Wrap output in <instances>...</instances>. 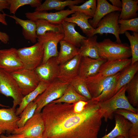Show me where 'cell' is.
<instances>
[{
    "label": "cell",
    "mask_w": 138,
    "mask_h": 138,
    "mask_svg": "<svg viewBox=\"0 0 138 138\" xmlns=\"http://www.w3.org/2000/svg\"><path fill=\"white\" fill-rule=\"evenodd\" d=\"M43 138H98L102 114L92 98L74 103L51 102L41 112Z\"/></svg>",
    "instance_id": "obj_1"
},
{
    "label": "cell",
    "mask_w": 138,
    "mask_h": 138,
    "mask_svg": "<svg viewBox=\"0 0 138 138\" xmlns=\"http://www.w3.org/2000/svg\"><path fill=\"white\" fill-rule=\"evenodd\" d=\"M126 86L122 87L108 100L99 102L102 118L105 122H107L109 119H112L114 112L118 109H123L135 113L138 112L137 109L131 105L126 96Z\"/></svg>",
    "instance_id": "obj_2"
},
{
    "label": "cell",
    "mask_w": 138,
    "mask_h": 138,
    "mask_svg": "<svg viewBox=\"0 0 138 138\" xmlns=\"http://www.w3.org/2000/svg\"><path fill=\"white\" fill-rule=\"evenodd\" d=\"M97 47L100 57L107 61L129 58L131 56L130 47L127 44L119 43L109 39L98 42Z\"/></svg>",
    "instance_id": "obj_3"
},
{
    "label": "cell",
    "mask_w": 138,
    "mask_h": 138,
    "mask_svg": "<svg viewBox=\"0 0 138 138\" xmlns=\"http://www.w3.org/2000/svg\"><path fill=\"white\" fill-rule=\"evenodd\" d=\"M69 84L58 79L50 83L44 91L33 101L37 105L35 113L41 112L45 106L60 98Z\"/></svg>",
    "instance_id": "obj_4"
},
{
    "label": "cell",
    "mask_w": 138,
    "mask_h": 138,
    "mask_svg": "<svg viewBox=\"0 0 138 138\" xmlns=\"http://www.w3.org/2000/svg\"><path fill=\"white\" fill-rule=\"evenodd\" d=\"M17 51L24 68L34 70L42 62L44 51L42 44L39 42L30 47L19 48Z\"/></svg>",
    "instance_id": "obj_5"
},
{
    "label": "cell",
    "mask_w": 138,
    "mask_h": 138,
    "mask_svg": "<svg viewBox=\"0 0 138 138\" xmlns=\"http://www.w3.org/2000/svg\"><path fill=\"white\" fill-rule=\"evenodd\" d=\"M0 92L13 99V108L16 109L24 96L16 81L10 73L0 68Z\"/></svg>",
    "instance_id": "obj_6"
},
{
    "label": "cell",
    "mask_w": 138,
    "mask_h": 138,
    "mask_svg": "<svg viewBox=\"0 0 138 138\" xmlns=\"http://www.w3.org/2000/svg\"><path fill=\"white\" fill-rule=\"evenodd\" d=\"M10 74L24 96L34 90L40 82L34 70L23 68Z\"/></svg>",
    "instance_id": "obj_7"
},
{
    "label": "cell",
    "mask_w": 138,
    "mask_h": 138,
    "mask_svg": "<svg viewBox=\"0 0 138 138\" xmlns=\"http://www.w3.org/2000/svg\"><path fill=\"white\" fill-rule=\"evenodd\" d=\"M44 129L41 112L36 113L23 126L15 129L12 134L21 135L28 138H43Z\"/></svg>",
    "instance_id": "obj_8"
},
{
    "label": "cell",
    "mask_w": 138,
    "mask_h": 138,
    "mask_svg": "<svg viewBox=\"0 0 138 138\" xmlns=\"http://www.w3.org/2000/svg\"><path fill=\"white\" fill-rule=\"evenodd\" d=\"M63 33L48 31L43 35L37 36V41L42 44L44 49V55L41 63L46 62L49 59L56 57L58 51L57 45L63 39Z\"/></svg>",
    "instance_id": "obj_9"
},
{
    "label": "cell",
    "mask_w": 138,
    "mask_h": 138,
    "mask_svg": "<svg viewBox=\"0 0 138 138\" xmlns=\"http://www.w3.org/2000/svg\"><path fill=\"white\" fill-rule=\"evenodd\" d=\"M120 12H114L110 13L103 17L98 22L96 28L94 29L92 36L97 34L110 33L113 34L116 41L121 43L119 37V26L118 23Z\"/></svg>",
    "instance_id": "obj_10"
},
{
    "label": "cell",
    "mask_w": 138,
    "mask_h": 138,
    "mask_svg": "<svg viewBox=\"0 0 138 138\" xmlns=\"http://www.w3.org/2000/svg\"><path fill=\"white\" fill-rule=\"evenodd\" d=\"M15 48L0 49V68L10 73L24 68Z\"/></svg>",
    "instance_id": "obj_11"
},
{
    "label": "cell",
    "mask_w": 138,
    "mask_h": 138,
    "mask_svg": "<svg viewBox=\"0 0 138 138\" xmlns=\"http://www.w3.org/2000/svg\"><path fill=\"white\" fill-rule=\"evenodd\" d=\"M59 67L56 57H53L41 63L34 70L40 81L49 84L57 79Z\"/></svg>",
    "instance_id": "obj_12"
},
{
    "label": "cell",
    "mask_w": 138,
    "mask_h": 138,
    "mask_svg": "<svg viewBox=\"0 0 138 138\" xmlns=\"http://www.w3.org/2000/svg\"><path fill=\"white\" fill-rule=\"evenodd\" d=\"M81 57L78 54L71 60L59 65L57 79L63 82L70 84L77 77Z\"/></svg>",
    "instance_id": "obj_13"
},
{
    "label": "cell",
    "mask_w": 138,
    "mask_h": 138,
    "mask_svg": "<svg viewBox=\"0 0 138 138\" xmlns=\"http://www.w3.org/2000/svg\"><path fill=\"white\" fill-rule=\"evenodd\" d=\"M75 12L67 9L55 13H48L46 11H35L26 13L25 15L28 19L34 21L44 19L54 24H61L68 16Z\"/></svg>",
    "instance_id": "obj_14"
},
{
    "label": "cell",
    "mask_w": 138,
    "mask_h": 138,
    "mask_svg": "<svg viewBox=\"0 0 138 138\" xmlns=\"http://www.w3.org/2000/svg\"><path fill=\"white\" fill-rule=\"evenodd\" d=\"M16 109L12 107L0 109V130L3 133L12 134L18 128V122L20 117L16 114Z\"/></svg>",
    "instance_id": "obj_15"
},
{
    "label": "cell",
    "mask_w": 138,
    "mask_h": 138,
    "mask_svg": "<svg viewBox=\"0 0 138 138\" xmlns=\"http://www.w3.org/2000/svg\"><path fill=\"white\" fill-rule=\"evenodd\" d=\"M117 74L113 76H107L98 73L85 79L92 98H96L99 95L103 89L114 79Z\"/></svg>",
    "instance_id": "obj_16"
},
{
    "label": "cell",
    "mask_w": 138,
    "mask_h": 138,
    "mask_svg": "<svg viewBox=\"0 0 138 138\" xmlns=\"http://www.w3.org/2000/svg\"><path fill=\"white\" fill-rule=\"evenodd\" d=\"M107 60L102 57L94 59L87 57H81L78 76L85 79L97 74L102 65Z\"/></svg>",
    "instance_id": "obj_17"
},
{
    "label": "cell",
    "mask_w": 138,
    "mask_h": 138,
    "mask_svg": "<svg viewBox=\"0 0 138 138\" xmlns=\"http://www.w3.org/2000/svg\"><path fill=\"white\" fill-rule=\"evenodd\" d=\"M131 59L107 61L100 67L98 73L104 76L114 75L131 64Z\"/></svg>",
    "instance_id": "obj_18"
},
{
    "label": "cell",
    "mask_w": 138,
    "mask_h": 138,
    "mask_svg": "<svg viewBox=\"0 0 138 138\" xmlns=\"http://www.w3.org/2000/svg\"><path fill=\"white\" fill-rule=\"evenodd\" d=\"M114 114L115 127L110 132L101 138H115L120 136L129 138L128 132L132 126L131 123L122 116Z\"/></svg>",
    "instance_id": "obj_19"
},
{
    "label": "cell",
    "mask_w": 138,
    "mask_h": 138,
    "mask_svg": "<svg viewBox=\"0 0 138 138\" xmlns=\"http://www.w3.org/2000/svg\"><path fill=\"white\" fill-rule=\"evenodd\" d=\"M96 11L92 19L89 20L91 25L96 28L99 22L108 14L114 12H121V8L116 7L106 0H97Z\"/></svg>",
    "instance_id": "obj_20"
},
{
    "label": "cell",
    "mask_w": 138,
    "mask_h": 138,
    "mask_svg": "<svg viewBox=\"0 0 138 138\" xmlns=\"http://www.w3.org/2000/svg\"><path fill=\"white\" fill-rule=\"evenodd\" d=\"M7 16L13 18L16 24L22 27V34L26 39L33 43L37 42V35L36 33V25L34 21L29 19L23 20L15 15H7Z\"/></svg>",
    "instance_id": "obj_21"
},
{
    "label": "cell",
    "mask_w": 138,
    "mask_h": 138,
    "mask_svg": "<svg viewBox=\"0 0 138 138\" xmlns=\"http://www.w3.org/2000/svg\"><path fill=\"white\" fill-rule=\"evenodd\" d=\"M64 37L63 40L79 48L82 40L86 38L80 34L75 29V24L64 21L62 24Z\"/></svg>",
    "instance_id": "obj_22"
},
{
    "label": "cell",
    "mask_w": 138,
    "mask_h": 138,
    "mask_svg": "<svg viewBox=\"0 0 138 138\" xmlns=\"http://www.w3.org/2000/svg\"><path fill=\"white\" fill-rule=\"evenodd\" d=\"M97 36L96 35L84 39L79 49L78 54L82 57L94 59L100 57L97 47Z\"/></svg>",
    "instance_id": "obj_23"
},
{
    "label": "cell",
    "mask_w": 138,
    "mask_h": 138,
    "mask_svg": "<svg viewBox=\"0 0 138 138\" xmlns=\"http://www.w3.org/2000/svg\"><path fill=\"white\" fill-rule=\"evenodd\" d=\"M92 17L82 13L75 12L71 17H66L65 21L74 23L78 26L88 37L92 36L94 28L90 24L89 19Z\"/></svg>",
    "instance_id": "obj_24"
},
{
    "label": "cell",
    "mask_w": 138,
    "mask_h": 138,
    "mask_svg": "<svg viewBox=\"0 0 138 138\" xmlns=\"http://www.w3.org/2000/svg\"><path fill=\"white\" fill-rule=\"evenodd\" d=\"M84 2V0H46L36 8L35 11H46L53 9L60 11L64 10L66 6L77 5Z\"/></svg>",
    "instance_id": "obj_25"
},
{
    "label": "cell",
    "mask_w": 138,
    "mask_h": 138,
    "mask_svg": "<svg viewBox=\"0 0 138 138\" xmlns=\"http://www.w3.org/2000/svg\"><path fill=\"white\" fill-rule=\"evenodd\" d=\"M60 49L56 57L59 65L64 63L78 54L79 48L62 40L59 42Z\"/></svg>",
    "instance_id": "obj_26"
},
{
    "label": "cell",
    "mask_w": 138,
    "mask_h": 138,
    "mask_svg": "<svg viewBox=\"0 0 138 138\" xmlns=\"http://www.w3.org/2000/svg\"><path fill=\"white\" fill-rule=\"evenodd\" d=\"M138 71V61L130 64L120 72L114 91L115 94L123 86L128 84L133 78Z\"/></svg>",
    "instance_id": "obj_27"
},
{
    "label": "cell",
    "mask_w": 138,
    "mask_h": 138,
    "mask_svg": "<svg viewBox=\"0 0 138 138\" xmlns=\"http://www.w3.org/2000/svg\"><path fill=\"white\" fill-rule=\"evenodd\" d=\"M49 84L40 81L38 86L34 90L24 96L19 105V107L16 109V115H19L25 107L30 102L33 101L39 95L41 94Z\"/></svg>",
    "instance_id": "obj_28"
},
{
    "label": "cell",
    "mask_w": 138,
    "mask_h": 138,
    "mask_svg": "<svg viewBox=\"0 0 138 138\" xmlns=\"http://www.w3.org/2000/svg\"><path fill=\"white\" fill-rule=\"evenodd\" d=\"M122 5L119 19L128 20L137 17L138 0H122Z\"/></svg>",
    "instance_id": "obj_29"
},
{
    "label": "cell",
    "mask_w": 138,
    "mask_h": 138,
    "mask_svg": "<svg viewBox=\"0 0 138 138\" xmlns=\"http://www.w3.org/2000/svg\"><path fill=\"white\" fill-rule=\"evenodd\" d=\"M114 113L122 116L131 123L132 126L128 132L129 138H138V112L135 113L125 109H119Z\"/></svg>",
    "instance_id": "obj_30"
},
{
    "label": "cell",
    "mask_w": 138,
    "mask_h": 138,
    "mask_svg": "<svg viewBox=\"0 0 138 138\" xmlns=\"http://www.w3.org/2000/svg\"><path fill=\"white\" fill-rule=\"evenodd\" d=\"M87 101L85 98L78 94L70 84L62 96L59 98L51 102L74 103L80 101Z\"/></svg>",
    "instance_id": "obj_31"
},
{
    "label": "cell",
    "mask_w": 138,
    "mask_h": 138,
    "mask_svg": "<svg viewBox=\"0 0 138 138\" xmlns=\"http://www.w3.org/2000/svg\"><path fill=\"white\" fill-rule=\"evenodd\" d=\"M34 21L36 25V33L37 36L43 35L48 31L63 33L61 24H54L42 19H38Z\"/></svg>",
    "instance_id": "obj_32"
},
{
    "label": "cell",
    "mask_w": 138,
    "mask_h": 138,
    "mask_svg": "<svg viewBox=\"0 0 138 138\" xmlns=\"http://www.w3.org/2000/svg\"><path fill=\"white\" fill-rule=\"evenodd\" d=\"M126 96L131 105L133 107L138 105V74L137 73L132 80L126 86Z\"/></svg>",
    "instance_id": "obj_33"
},
{
    "label": "cell",
    "mask_w": 138,
    "mask_h": 138,
    "mask_svg": "<svg viewBox=\"0 0 138 138\" xmlns=\"http://www.w3.org/2000/svg\"><path fill=\"white\" fill-rule=\"evenodd\" d=\"M97 6L96 0L86 1L80 5H74L68 6L69 9L74 12H79L92 18L95 14Z\"/></svg>",
    "instance_id": "obj_34"
},
{
    "label": "cell",
    "mask_w": 138,
    "mask_h": 138,
    "mask_svg": "<svg viewBox=\"0 0 138 138\" xmlns=\"http://www.w3.org/2000/svg\"><path fill=\"white\" fill-rule=\"evenodd\" d=\"M120 73L119 72L117 74L114 79L103 89L99 95L92 99L99 102L106 101L112 97L114 95V91Z\"/></svg>",
    "instance_id": "obj_35"
},
{
    "label": "cell",
    "mask_w": 138,
    "mask_h": 138,
    "mask_svg": "<svg viewBox=\"0 0 138 138\" xmlns=\"http://www.w3.org/2000/svg\"><path fill=\"white\" fill-rule=\"evenodd\" d=\"M70 84L78 94L85 98L88 100L92 98L84 79L78 76L72 80Z\"/></svg>",
    "instance_id": "obj_36"
},
{
    "label": "cell",
    "mask_w": 138,
    "mask_h": 138,
    "mask_svg": "<svg viewBox=\"0 0 138 138\" xmlns=\"http://www.w3.org/2000/svg\"><path fill=\"white\" fill-rule=\"evenodd\" d=\"M42 1L41 0H9V10L10 14L15 15L17 9L20 7L29 5L36 8L40 5Z\"/></svg>",
    "instance_id": "obj_37"
},
{
    "label": "cell",
    "mask_w": 138,
    "mask_h": 138,
    "mask_svg": "<svg viewBox=\"0 0 138 138\" xmlns=\"http://www.w3.org/2000/svg\"><path fill=\"white\" fill-rule=\"evenodd\" d=\"M124 33L130 43V47L132 57L131 64L132 65L138 61V33L133 32L131 34L126 31Z\"/></svg>",
    "instance_id": "obj_38"
},
{
    "label": "cell",
    "mask_w": 138,
    "mask_h": 138,
    "mask_svg": "<svg viewBox=\"0 0 138 138\" xmlns=\"http://www.w3.org/2000/svg\"><path fill=\"white\" fill-rule=\"evenodd\" d=\"M37 108V105L34 101L30 102L25 107L19 116L20 119L18 122V128L23 126L33 116Z\"/></svg>",
    "instance_id": "obj_39"
},
{
    "label": "cell",
    "mask_w": 138,
    "mask_h": 138,
    "mask_svg": "<svg viewBox=\"0 0 138 138\" xmlns=\"http://www.w3.org/2000/svg\"><path fill=\"white\" fill-rule=\"evenodd\" d=\"M118 23L120 24L119 34L124 33L128 30L138 32V17L128 20L119 19Z\"/></svg>",
    "instance_id": "obj_40"
},
{
    "label": "cell",
    "mask_w": 138,
    "mask_h": 138,
    "mask_svg": "<svg viewBox=\"0 0 138 138\" xmlns=\"http://www.w3.org/2000/svg\"><path fill=\"white\" fill-rule=\"evenodd\" d=\"M9 0H0V13L4 9H9Z\"/></svg>",
    "instance_id": "obj_41"
},
{
    "label": "cell",
    "mask_w": 138,
    "mask_h": 138,
    "mask_svg": "<svg viewBox=\"0 0 138 138\" xmlns=\"http://www.w3.org/2000/svg\"><path fill=\"white\" fill-rule=\"evenodd\" d=\"M0 40L5 44L8 43L9 40V37L8 34L0 31Z\"/></svg>",
    "instance_id": "obj_42"
},
{
    "label": "cell",
    "mask_w": 138,
    "mask_h": 138,
    "mask_svg": "<svg viewBox=\"0 0 138 138\" xmlns=\"http://www.w3.org/2000/svg\"><path fill=\"white\" fill-rule=\"evenodd\" d=\"M0 138H28L21 135L16 134H9L5 135L1 134L0 135Z\"/></svg>",
    "instance_id": "obj_43"
},
{
    "label": "cell",
    "mask_w": 138,
    "mask_h": 138,
    "mask_svg": "<svg viewBox=\"0 0 138 138\" xmlns=\"http://www.w3.org/2000/svg\"><path fill=\"white\" fill-rule=\"evenodd\" d=\"M111 2L112 5L113 6L117 8H121L122 3L120 0H109Z\"/></svg>",
    "instance_id": "obj_44"
},
{
    "label": "cell",
    "mask_w": 138,
    "mask_h": 138,
    "mask_svg": "<svg viewBox=\"0 0 138 138\" xmlns=\"http://www.w3.org/2000/svg\"><path fill=\"white\" fill-rule=\"evenodd\" d=\"M6 16H7V14L4 13L3 14L0 13V22L6 26L7 25V24L6 20Z\"/></svg>",
    "instance_id": "obj_45"
},
{
    "label": "cell",
    "mask_w": 138,
    "mask_h": 138,
    "mask_svg": "<svg viewBox=\"0 0 138 138\" xmlns=\"http://www.w3.org/2000/svg\"><path fill=\"white\" fill-rule=\"evenodd\" d=\"M0 107H9V106H5V105H3L2 104H1V103H0Z\"/></svg>",
    "instance_id": "obj_46"
},
{
    "label": "cell",
    "mask_w": 138,
    "mask_h": 138,
    "mask_svg": "<svg viewBox=\"0 0 138 138\" xmlns=\"http://www.w3.org/2000/svg\"><path fill=\"white\" fill-rule=\"evenodd\" d=\"M115 138H125L124 137L122 136H118L116 137H115Z\"/></svg>",
    "instance_id": "obj_47"
},
{
    "label": "cell",
    "mask_w": 138,
    "mask_h": 138,
    "mask_svg": "<svg viewBox=\"0 0 138 138\" xmlns=\"http://www.w3.org/2000/svg\"><path fill=\"white\" fill-rule=\"evenodd\" d=\"M2 132L0 130V135L2 133Z\"/></svg>",
    "instance_id": "obj_48"
},
{
    "label": "cell",
    "mask_w": 138,
    "mask_h": 138,
    "mask_svg": "<svg viewBox=\"0 0 138 138\" xmlns=\"http://www.w3.org/2000/svg\"></svg>",
    "instance_id": "obj_49"
}]
</instances>
